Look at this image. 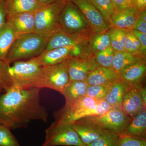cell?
I'll return each mask as SVG.
<instances>
[{
	"mask_svg": "<svg viewBox=\"0 0 146 146\" xmlns=\"http://www.w3.org/2000/svg\"><path fill=\"white\" fill-rule=\"evenodd\" d=\"M146 72V60L143 59L123 68L118 76L126 87L138 88L143 85Z\"/></svg>",
	"mask_w": 146,
	"mask_h": 146,
	"instance_id": "cell-12",
	"label": "cell"
},
{
	"mask_svg": "<svg viewBox=\"0 0 146 146\" xmlns=\"http://www.w3.org/2000/svg\"><path fill=\"white\" fill-rule=\"evenodd\" d=\"M131 119L120 108H113L103 115L87 117L78 121L89 123L104 130L120 134L123 132Z\"/></svg>",
	"mask_w": 146,
	"mask_h": 146,
	"instance_id": "cell-8",
	"label": "cell"
},
{
	"mask_svg": "<svg viewBox=\"0 0 146 146\" xmlns=\"http://www.w3.org/2000/svg\"><path fill=\"white\" fill-rule=\"evenodd\" d=\"M76 5L89 22L93 34H98L110 28L99 11L91 0H71Z\"/></svg>",
	"mask_w": 146,
	"mask_h": 146,
	"instance_id": "cell-11",
	"label": "cell"
},
{
	"mask_svg": "<svg viewBox=\"0 0 146 146\" xmlns=\"http://www.w3.org/2000/svg\"><path fill=\"white\" fill-rule=\"evenodd\" d=\"M67 0H58L44 6L35 13L36 33L48 39L61 31L60 16Z\"/></svg>",
	"mask_w": 146,
	"mask_h": 146,
	"instance_id": "cell-4",
	"label": "cell"
},
{
	"mask_svg": "<svg viewBox=\"0 0 146 146\" xmlns=\"http://www.w3.org/2000/svg\"><path fill=\"white\" fill-rule=\"evenodd\" d=\"M115 9V11L124 10L134 7L133 0H111Z\"/></svg>",
	"mask_w": 146,
	"mask_h": 146,
	"instance_id": "cell-37",
	"label": "cell"
},
{
	"mask_svg": "<svg viewBox=\"0 0 146 146\" xmlns=\"http://www.w3.org/2000/svg\"><path fill=\"white\" fill-rule=\"evenodd\" d=\"M42 146H87L80 140L71 123L57 119L45 130Z\"/></svg>",
	"mask_w": 146,
	"mask_h": 146,
	"instance_id": "cell-6",
	"label": "cell"
},
{
	"mask_svg": "<svg viewBox=\"0 0 146 146\" xmlns=\"http://www.w3.org/2000/svg\"><path fill=\"white\" fill-rule=\"evenodd\" d=\"M65 62L70 81H85L89 74L100 67L94 56L86 58H70Z\"/></svg>",
	"mask_w": 146,
	"mask_h": 146,
	"instance_id": "cell-10",
	"label": "cell"
},
{
	"mask_svg": "<svg viewBox=\"0 0 146 146\" xmlns=\"http://www.w3.org/2000/svg\"><path fill=\"white\" fill-rule=\"evenodd\" d=\"M4 89L11 87L22 89L44 88L42 66L34 58L16 61L13 65L3 63Z\"/></svg>",
	"mask_w": 146,
	"mask_h": 146,
	"instance_id": "cell-2",
	"label": "cell"
},
{
	"mask_svg": "<svg viewBox=\"0 0 146 146\" xmlns=\"http://www.w3.org/2000/svg\"><path fill=\"white\" fill-rule=\"evenodd\" d=\"M143 59L125 51L115 52L111 69L118 75L123 68Z\"/></svg>",
	"mask_w": 146,
	"mask_h": 146,
	"instance_id": "cell-24",
	"label": "cell"
},
{
	"mask_svg": "<svg viewBox=\"0 0 146 146\" xmlns=\"http://www.w3.org/2000/svg\"><path fill=\"white\" fill-rule=\"evenodd\" d=\"M39 88L11 86L0 96V124L9 129L25 127L33 120L46 122L48 113L40 102Z\"/></svg>",
	"mask_w": 146,
	"mask_h": 146,
	"instance_id": "cell-1",
	"label": "cell"
},
{
	"mask_svg": "<svg viewBox=\"0 0 146 146\" xmlns=\"http://www.w3.org/2000/svg\"><path fill=\"white\" fill-rule=\"evenodd\" d=\"M36 1L42 5L45 6L54 2L58 0H36Z\"/></svg>",
	"mask_w": 146,
	"mask_h": 146,
	"instance_id": "cell-43",
	"label": "cell"
},
{
	"mask_svg": "<svg viewBox=\"0 0 146 146\" xmlns=\"http://www.w3.org/2000/svg\"><path fill=\"white\" fill-rule=\"evenodd\" d=\"M119 138V134L104 130L98 139L87 146H118Z\"/></svg>",
	"mask_w": 146,
	"mask_h": 146,
	"instance_id": "cell-30",
	"label": "cell"
},
{
	"mask_svg": "<svg viewBox=\"0 0 146 146\" xmlns=\"http://www.w3.org/2000/svg\"><path fill=\"white\" fill-rule=\"evenodd\" d=\"M113 108L106 101L103 100L96 105L84 110L71 116L66 121H64L67 122L72 123L82 118L103 115Z\"/></svg>",
	"mask_w": 146,
	"mask_h": 146,
	"instance_id": "cell-22",
	"label": "cell"
},
{
	"mask_svg": "<svg viewBox=\"0 0 146 146\" xmlns=\"http://www.w3.org/2000/svg\"><path fill=\"white\" fill-rule=\"evenodd\" d=\"M109 29L100 33L91 35L89 37L88 45L93 55L110 46Z\"/></svg>",
	"mask_w": 146,
	"mask_h": 146,
	"instance_id": "cell-27",
	"label": "cell"
},
{
	"mask_svg": "<svg viewBox=\"0 0 146 146\" xmlns=\"http://www.w3.org/2000/svg\"><path fill=\"white\" fill-rule=\"evenodd\" d=\"M91 2L101 13L106 21L112 27L111 18L115 9L111 0H91Z\"/></svg>",
	"mask_w": 146,
	"mask_h": 146,
	"instance_id": "cell-29",
	"label": "cell"
},
{
	"mask_svg": "<svg viewBox=\"0 0 146 146\" xmlns=\"http://www.w3.org/2000/svg\"><path fill=\"white\" fill-rule=\"evenodd\" d=\"M92 56L93 55L89 49L88 41L73 46L45 50L34 58L39 65L44 67L63 63L70 58H86Z\"/></svg>",
	"mask_w": 146,
	"mask_h": 146,
	"instance_id": "cell-7",
	"label": "cell"
},
{
	"mask_svg": "<svg viewBox=\"0 0 146 146\" xmlns=\"http://www.w3.org/2000/svg\"><path fill=\"white\" fill-rule=\"evenodd\" d=\"M119 80L117 74L111 69L100 66L89 74L85 82L88 85H111Z\"/></svg>",
	"mask_w": 146,
	"mask_h": 146,
	"instance_id": "cell-19",
	"label": "cell"
},
{
	"mask_svg": "<svg viewBox=\"0 0 146 146\" xmlns=\"http://www.w3.org/2000/svg\"><path fill=\"white\" fill-rule=\"evenodd\" d=\"M70 123L80 140L86 146L98 139L104 130L94 125L80 121Z\"/></svg>",
	"mask_w": 146,
	"mask_h": 146,
	"instance_id": "cell-18",
	"label": "cell"
},
{
	"mask_svg": "<svg viewBox=\"0 0 146 146\" xmlns=\"http://www.w3.org/2000/svg\"><path fill=\"white\" fill-rule=\"evenodd\" d=\"M16 37V34L7 24L0 28V63L5 61L7 55Z\"/></svg>",
	"mask_w": 146,
	"mask_h": 146,
	"instance_id": "cell-23",
	"label": "cell"
},
{
	"mask_svg": "<svg viewBox=\"0 0 146 146\" xmlns=\"http://www.w3.org/2000/svg\"><path fill=\"white\" fill-rule=\"evenodd\" d=\"M115 51L111 46L94 56L95 60L100 66L111 69Z\"/></svg>",
	"mask_w": 146,
	"mask_h": 146,
	"instance_id": "cell-32",
	"label": "cell"
},
{
	"mask_svg": "<svg viewBox=\"0 0 146 146\" xmlns=\"http://www.w3.org/2000/svg\"><path fill=\"white\" fill-rule=\"evenodd\" d=\"M0 146H21L10 129L0 124Z\"/></svg>",
	"mask_w": 146,
	"mask_h": 146,
	"instance_id": "cell-34",
	"label": "cell"
},
{
	"mask_svg": "<svg viewBox=\"0 0 146 146\" xmlns=\"http://www.w3.org/2000/svg\"><path fill=\"white\" fill-rule=\"evenodd\" d=\"M110 46L115 52L125 51L126 39L128 31L111 27L109 29Z\"/></svg>",
	"mask_w": 146,
	"mask_h": 146,
	"instance_id": "cell-28",
	"label": "cell"
},
{
	"mask_svg": "<svg viewBox=\"0 0 146 146\" xmlns=\"http://www.w3.org/2000/svg\"><path fill=\"white\" fill-rule=\"evenodd\" d=\"M7 16L17 13H35L44 6L36 0H4Z\"/></svg>",
	"mask_w": 146,
	"mask_h": 146,
	"instance_id": "cell-20",
	"label": "cell"
},
{
	"mask_svg": "<svg viewBox=\"0 0 146 146\" xmlns=\"http://www.w3.org/2000/svg\"><path fill=\"white\" fill-rule=\"evenodd\" d=\"M146 34V11H139L133 29Z\"/></svg>",
	"mask_w": 146,
	"mask_h": 146,
	"instance_id": "cell-36",
	"label": "cell"
},
{
	"mask_svg": "<svg viewBox=\"0 0 146 146\" xmlns=\"http://www.w3.org/2000/svg\"><path fill=\"white\" fill-rule=\"evenodd\" d=\"M138 91L140 93L141 98L144 104L146 105V87L144 85L140 86V87L138 88Z\"/></svg>",
	"mask_w": 146,
	"mask_h": 146,
	"instance_id": "cell-41",
	"label": "cell"
},
{
	"mask_svg": "<svg viewBox=\"0 0 146 146\" xmlns=\"http://www.w3.org/2000/svg\"><path fill=\"white\" fill-rule=\"evenodd\" d=\"M48 40L36 33L16 36L4 63L10 64L12 62L38 56L46 49Z\"/></svg>",
	"mask_w": 146,
	"mask_h": 146,
	"instance_id": "cell-3",
	"label": "cell"
},
{
	"mask_svg": "<svg viewBox=\"0 0 146 146\" xmlns=\"http://www.w3.org/2000/svg\"><path fill=\"white\" fill-rule=\"evenodd\" d=\"M134 7L139 11L146 10V0H133Z\"/></svg>",
	"mask_w": 146,
	"mask_h": 146,
	"instance_id": "cell-40",
	"label": "cell"
},
{
	"mask_svg": "<svg viewBox=\"0 0 146 146\" xmlns=\"http://www.w3.org/2000/svg\"><path fill=\"white\" fill-rule=\"evenodd\" d=\"M89 39L72 36L61 30L53 35L48 39L45 50L81 44L87 42Z\"/></svg>",
	"mask_w": 146,
	"mask_h": 146,
	"instance_id": "cell-17",
	"label": "cell"
},
{
	"mask_svg": "<svg viewBox=\"0 0 146 146\" xmlns=\"http://www.w3.org/2000/svg\"><path fill=\"white\" fill-rule=\"evenodd\" d=\"M3 88H4L3 69V63H0V89Z\"/></svg>",
	"mask_w": 146,
	"mask_h": 146,
	"instance_id": "cell-42",
	"label": "cell"
},
{
	"mask_svg": "<svg viewBox=\"0 0 146 146\" xmlns=\"http://www.w3.org/2000/svg\"><path fill=\"white\" fill-rule=\"evenodd\" d=\"M111 85H88L86 96L98 101L104 100Z\"/></svg>",
	"mask_w": 146,
	"mask_h": 146,
	"instance_id": "cell-33",
	"label": "cell"
},
{
	"mask_svg": "<svg viewBox=\"0 0 146 146\" xmlns=\"http://www.w3.org/2000/svg\"><path fill=\"white\" fill-rule=\"evenodd\" d=\"M7 17L4 0H0V28L6 23Z\"/></svg>",
	"mask_w": 146,
	"mask_h": 146,
	"instance_id": "cell-39",
	"label": "cell"
},
{
	"mask_svg": "<svg viewBox=\"0 0 146 146\" xmlns=\"http://www.w3.org/2000/svg\"><path fill=\"white\" fill-rule=\"evenodd\" d=\"M61 30L70 35L88 39L93 34L89 22L71 0H67L60 16Z\"/></svg>",
	"mask_w": 146,
	"mask_h": 146,
	"instance_id": "cell-5",
	"label": "cell"
},
{
	"mask_svg": "<svg viewBox=\"0 0 146 146\" xmlns=\"http://www.w3.org/2000/svg\"><path fill=\"white\" fill-rule=\"evenodd\" d=\"M126 89L124 84L119 80L112 84L105 98V100L113 108L121 109L123 97Z\"/></svg>",
	"mask_w": 146,
	"mask_h": 146,
	"instance_id": "cell-26",
	"label": "cell"
},
{
	"mask_svg": "<svg viewBox=\"0 0 146 146\" xmlns=\"http://www.w3.org/2000/svg\"><path fill=\"white\" fill-rule=\"evenodd\" d=\"M100 102L85 96L74 101L66 103L63 109L56 114L57 119L66 121L72 115L96 105Z\"/></svg>",
	"mask_w": 146,
	"mask_h": 146,
	"instance_id": "cell-16",
	"label": "cell"
},
{
	"mask_svg": "<svg viewBox=\"0 0 146 146\" xmlns=\"http://www.w3.org/2000/svg\"><path fill=\"white\" fill-rule=\"evenodd\" d=\"M120 134L146 139V109L132 118L123 132Z\"/></svg>",
	"mask_w": 146,
	"mask_h": 146,
	"instance_id": "cell-21",
	"label": "cell"
},
{
	"mask_svg": "<svg viewBox=\"0 0 146 146\" xmlns=\"http://www.w3.org/2000/svg\"><path fill=\"white\" fill-rule=\"evenodd\" d=\"M139 12V11L134 7L115 11L111 18L112 27L131 31L133 29Z\"/></svg>",
	"mask_w": 146,
	"mask_h": 146,
	"instance_id": "cell-15",
	"label": "cell"
},
{
	"mask_svg": "<svg viewBox=\"0 0 146 146\" xmlns=\"http://www.w3.org/2000/svg\"><path fill=\"white\" fill-rule=\"evenodd\" d=\"M44 88L55 90L62 94L70 82L65 61L63 63L42 67Z\"/></svg>",
	"mask_w": 146,
	"mask_h": 146,
	"instance_id": "cell-9",
	"label": "cell"
},
{
	"mask_svg": "<svg viewBox=\"0 0 146 146\" xmlns=\"http://www.w3.org/2000/svg\"><path fill=\"white\" fill-rule=\"evenodd\" d=\"M88 85L84 81H70L62 93L66 103L71 102L86 96Z\"/></svg>",
	"mask_w": 146,
	"mask_h": 146,
	"instance_id": "cell-25",
	"label": "cell"
},
{
	"mask_svg": "<svg viewBox=\"0 0 146 146\" xmlns=\"http://www.w3.org/2000/svg\"><path fill=\"white\" fill-rule=\"evenodd\" d=\"M125 49V51L131 54L146 59V56L143 53L141 43L131 31L128 32Z\"/></svg>",
	"mask_w": 146,
	"mask_h": 146,
	"instance_id": "cell-31",
	"label": "cell"
},
{
	"mask_svg": "<svg viewBox=\"0 0 146 146\" xmlns=\"http://www.w3.org/2000/svg\"><path fill=\"white\" fill-rule=\"evenodd\" d=\"M118 146H146V139L119 134Z\"/></svg>",
	"mask_w": 146,
	"mask_h": 146,
	"instance_id": "cell-35",
	"label": "cell"
},
{
	"mask_svg": "<svg viewBox=\"0 0 146 146\" xmlns=\"http://www.w3.org/2000/svg\"><path fill=\"white\" fill-rule=\"evenodd\" d=\"M131 31L141 43L143 53L146 56V34L143 33L138 31L136 30H132Z\"/></svg>",
	"mask_w": 146,
	"mask_h": 146,
	"instance_id": "cell-38",
	"label": "cell"
},
{
	"mask_svg": "<svg viewBox=\"0 0 146 146\" xmlns=\"http://www.w3.org/2000/svg\"><path fill=\"white\" fill-rule=\"evenodd\" d=\"M145 109L146 105L144 104L138 88L126 87L121 105V109L123 112L128 117L132 118Z\"/></svg>",
	"mask_w": 146,
	"mask_h": 146,
	"instance_id": "cell-14",
	"label": "cell"
},
{
	"mask_svg": "<svg viewBox=\"0 0 146 146\" xmlns=\"http://www.w3.org/2000/svg\"><path fill=\"white\" fill-rule=\"evenodd\" d=\"M6 23L11 28L16 36L36 33L35 13L26 12L7 16Z\"/></svg>",
	"mask_w": 146,
	"mask_h": 146,
	"instance_id": "cell-13",
	"label": "cell"
}]
</instances>
